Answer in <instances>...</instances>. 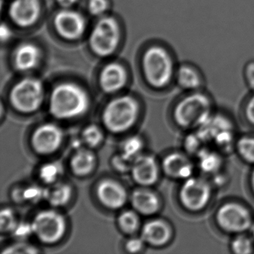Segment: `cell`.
Here are the masks:
<instances>
[{"instance_id":"6da1fadb","label":"cell","mask_w":254,"mask_h":254,"mask_svg":"<svg viewBox=\"0 0 254 254\" xmlns=\"http://www.w3.org/2000/svg\"><path fill=\"white\" fill-rule=\"evenodd\" d=\"M90 107V99L84 89L73 83L56 86L49 101V111L55 118L72 120L84 115Z\"/></svg>"},{"instance_id":"7a4b0ae2","label":"cell","mask_w":254,"mask_h":254,"mask_svg":"<svg viewBox=\"0 0 254 254\" xmlns=\"http://www.w3.org/2000/svg\"><path fill=\"white\" fill-rule=\"evenodd\" d=\"M212 114V101L200 92H193L182 98L173 110L174 122L182 129H197Z\"/></svg>"},{"instance_id":"3957f363","label":"cell","mask_w":254,"mask_h":254,"mask_svg":"<svg viewBox=\"0 0 254 254\" xmlns=\"http://www.w3.org/2000/svg\"><path fill=\"white\" fill-rule=\"evenodd\" d=\"M138 115L136 101L130 96H120L107 104L102 112V123L111 133H124L135 124Z\"/></svg>"},{"instance_id":"277c9868","label":"cell","mask_w":254,"mask_h":254,"mask_svg":"<svg viewBox=\"0 0 254 254\" xmlns=\"http://www.w3.org/2000/svg\"><path fill=\"white\" fill-rule=\"evenodd\" d=\"M143 71L147 81L155 88H163L170 83L173 76L174 64L166 50L152 47L143 57Z\"/></svg>"},{"instance_id":"5b68a950","label":"cell","mask_w":254,"mask_h":254,"mask_svg":"<svg viewBox=\"0 0 254 254\" xmlns=\"http://www.w3.org/2000/svg\"><path fill=\"white\" fill-rule=\"evenodd\" d=\"M212 195V184L203 177L184 180L178 191L181 206L189 212H197L209 204Z\"/></svg>"},{"instance_id":"8992f818","label":"cell","mask_w":254,"mask_h":254,"mask_svg":"<svg viewBox=\"0 0 254 254\" xmlns=\"http://www.w3.org/2000/svg\"><path fill=\"white\" fill-rule=\"evenodd\" d=\"M9 97L11 105L17 111L32 114L39 110L44 102V85L37 78H24L14 86Z\"/></svg>"},{"instance_id":"52a82bcc","label":"cell","mask_w":254,"mask_h":254,"mask_svg":"<svg viewBox=\"0 0 254 254\" xmlns=\"http://www.w3.org/2000/svg\"><path fill=\"white\" fill-rule=\"evenodd\" d=\"M215 222L222 231L237 235L251 230L254 224L249 209L237 202L229 201L221 205L215 212Z\"/></svg>"},{"instance_id":"ba28073f","label":"cell","mask_w":254,"mask_h":254,"mask_svg":"<svg viewBox=\"0 0 254 254\" xmlns=\"http://www.w3.org/2000/svg\"><path fill=\"white\" fill-rule=\"evenodd\" d=\"M31 224L33 235L44 244L59 242L66 231L65 217L55 209H45L38 212Z\"/></svg>"},{"instance_id":"9c48e42d","label":"cell","mask_w":254,"mask_h":254,"mask_svg":"<svg viewBox=\"0 0 254 254\" xmlns=\"http://www.w3.org/2000/svg\"><path fill=\"white\" fill-rule=\"evenodd\" d=\"M120 39V31L115 19H101L92 30L90 46L93 53L100 57H108L117 50Z\"/></svg>"},{"instance_id":"30bf717a","label":"cell","mask_w":254,"mask_h":254,"mask_svg":"<svg viewBox=\"0 0 254 254\" xmlns=\"http://www.w3.org/2000/svg\"><path fill=\"white\" fill-rule=\"evenodd\" d=\"M205 143L213 142L217 147L227 151L234 142V128L231 122L221 115L213 114L196 129Z\"/></svg>"},{"instance_id":"8fae6325","label":"cell","mask_w":254,"mask_h":254,"mask_svg":"<svg viewBox=\"0 0 254 254\" xmlns=\"http://www.w3.org/2000/svg\"><path fill=\"white\" fill-rule=\"evenodd\" d=\"M64 139L63 130L54 123L38 126L31 138L32 147L38 154H50L59 149Z\"/></svg>"},{"instance_id":"7c38bea8","label":"cell","mask_w":254,"mask_h":254,"mask_svg":"<svg viewBox=\"0 0 254 254\" xmlns=\"http://www.w3.org/2000/svg\"><path fill=\"white\" fill-rule=\"evenodd\" d=\"M54 23L58 33L65 39H78L85 31V20L83 16L68 8L56 14Z\"/></svg>"},{"instance_id":"4fadbf2b","label":"cell","mask_w":254,"mask_h":254,"mask_svg":"<svg viewBox=\"0 0 254 254\" xmlns=\"http://www.w3.org/2000/svg\"><path fill=\"white\" fill-rule=\"evenodd\" d=\"M10 18L17 26L26 28L33 26L40 17L39 0H13L8 9Z\"/></svg>"},{"instance_id":"5bb4252c","label":"cell","mask_w":254,"mask_h":254,"mask_svg":"<svg viewBox=\"0 0 254 254\" xmlns=\"http://www.w3.org/2000/svg\"><path fill=\"white\" fill-rule=\"evenodd\" d=\"M130 172L136 184L148 187L158 180L159 166L154 157L142 154L133 160Z\"/></svg>"},{"instance_id":"9a60e30c","label":"cell","mask_w":254,"mask_h":254,"mask_svg":"<svg viewBox=\"0 0 254 254\" xmlns=\"http://www.w3.org/2000/svg\"><path fill=\"white\" fill-rule=\"evenodd\" d=\"M96 196L104 206L115 210L123 207L128 198L124 187L113 180H104L99 183Z\"/></svg>"},{"instance_id":"2e32d148","label":"cell","mask_w":254,"mask_h":254,"mask_svg":"<svg viewBox=\"0 0 254 254\" xmlns=\"http://www.w3.org/2000/svg\"><path fill=\"white\" fill-rule=\"evenodd\" d=\"M163 172L173 179H188L193 176L194 166L184 153L171 152L163 158L161 165Z\"/></svg>"},{"instance_id":"e0dca14e","label":"cell","mask_w":254,"mask_h":254,"mask_svg":"<svg viewBox=\"0 0 254 254\" xmlns=\"http://www.w3.org/2000/svg\"><path fill=\"white\" fill-rule=\"evenodd\" d=\"M140 236L145 244L160 247L166 245L172 239V230L163 220L152 219L142 227Z\"/></svg>"},{"instance_id":"ac0fdd59","label":"cell","mask_w":254,"mask_h":254,"mask_svg":"<svg viewBox=\"0 0 254 254\" xmlns=\"http://www.w3.org/2000/svg\"><path fill=\"white\" fill-rule=\"evenodd\" d=\"M130 203L136 212L145 216L154 215L158 212L161 206L158 196L143 187L136 189L132 192Z\"/></svg>"},{"instance_id":"d6986e66","label":"cell","mask_w":254,"mask_h":254,"mask_svg":"<svg viewBox=\"0 0 254 254\" xmlns=\"http://www.w3.org/2000/svg\"><path fill=\"white\" fill-rule=\"evenodd\" d=\"M127 81L124 68L117 63L107 65L101 72L99 84L105 93H114L123 88Z\"/></svg>"},{"instance_id":"ffe728a7","label":"cell","mask_w":254,"mask_h":254,"mask_svg":"<svg viewBox=\"0 0 254 254\" xmlns=\"http://www.w3.org/2000/svg\"><path fill=\"white\" fill-rule=\"evenodd\" d=\"M40 59L41 52L34 44H21L14 52V66L20 71H29L36 67Z\"/></svg>"},{"instance_id":"44dd1931","label":"cell","mask_w":254,"mask_h":254,"mask_svg":"<svg viewBox=\"0 0 254 254\" xmlns=\"http://www.w3.org/2000/svg\"><path fill=\"white\" fill-rule=\"evenodd\" d=\"M96 157L90 148L84 147L76 150L70 160L72 172L77 176L84 177L93 172L96 167Z\"/></svg>"},{"instance_id":"7402d4cb","label":"cell","mask_w":254,"mask_h":254,"mask_svg":"<svg viewBox=\"0 0 254 254\" xmlns=\"http://www.w3.org/2000/svg\"><path fill=\"white\" fill-rule=\"evenodd\" d=\"M196 157L199 169L205 175L212 177L221 172L224 161L220 153L204 148Z\"/></svg>"},{"instance_id":"603a6c76","label":"cell","mask_w":254,"mask_h":254,"mask_svg":"<svg viewBox=\"0 0 254 254\" xmlns=\"http://www.w3.org/2000/svg\"><path fill=\"white\" fill-rule=\"evenodd\" d=\"M72 195V189L66 183H56L47 189V200L51 206L60 207L67 204Z\"/></svg>"},{"instance_id":"cb8c5ba5","label":"cell","mask_w":254,"mask_h":254,"mask_svg":"<svg viewBox=\"0 0 254 254\" xmlns=\"http://www.w3.org/2000/svg\"><path fill=\"white\" fill-rule=\"evenodd\" d=\"M177 80L180 87L187 90H197L201 85V78L195 69L189 66H182L178 69Z\"/></svg>"},{"instance_id":"d4e9b609","label":"cell","mask_w":254,"mask_h":254,"mask_svg":"<svg viewBox=\"0 0 254 254\" xmlns=\"http://www.w3.org/2000/svg\"><path fill=\"white\" fill-rule=\"evenodd\" d=\"M135 210H126L120 214L117 223L122 231L126 234H133L139 229L140 220Z\"/></svg>"},{"instance_id":"484cf974","label":"cell","mask_w":254,"mask_h":254,"mask_svg":"<svg viewBox=\"0 0 254 254\" xmlns=\"http://www.w3.org/2000/svg\"><path fill=\"white\" fill-rule=\"evenodd\" d=\"M102 129L96 125H89L84 127L81 134V139L84 146L89 148H96L103 140Z\"/></svg>"},{"instance_id":"4316f807","label":"cell","mask_w":254,"mask_h":254,"mask_svg":"<svg viewBox=\"0 0 254 254\" xmlns=\"http://www.w3.org/2000/svg\"><path fill=\"white\" fill-rule=\"evenodd\" d=\"M144 142L139 136H133L126 139L122 144L120 153L130 160L135 158L142 154Z\"/></svg>"},{"instance_id":"83f0119b","label":"cell","mask_w":254,"mask_h":254,"mask_svg":"<svg viewBox=\"0 0 254 254\" xmlns=\"http://www.w3.org/2000/svg\"><path fill=\"white\" fill-rule=\"evenodd\" d=\"M239 157L249 164L254 165V136H244L236 142Z\"/></svg>"},{"instance_id":"f1b7e54d","label":"cell","mask_w":254,"mask_h":254,"mask_svg":"<svg viewBox=\"0 0 254 254\" xmlns=\"http://www.w3.org/2000/svg\"><path fill=\"white\" fill-rule=\"evenodd\" d=\"M230 249L236 254H250L254 251V241L244 233L235 235L230 242Z\"/></svg>"},{"instance_id":"f546056e","label":"cell","mask_w":254,"mask_h":254,"mask_svg":"<svg viewBox=\"0 0 254 254\" xmlns=\"http://www.w3.org/2000/svg\"><path fill=\"white\" fill-rule=\"evenodd\" d=\"M62 168L58 163H47L40 168L38 175L44 184L52 186L56 184L62 175Z\"/></svg>"},{"instance_id":"4dcf8cb0","label":"cell","mask_w":254,"mask_h":254,"mask_svg":"<svg viewBox=\"0 0 254 254\" xmlns=\"http://www.w3.org/2000/svg\"><path fill=\"white\" fill-rule=\"evenodd\" d=\"M47 189L39 185H29L23 187V203H38L46 200Z\"/></svg>"},{"instance_id":"1f68e13d","label":"cell","mask_w":254,"mask_h":254,"mask_svg":"<svg viewBox=\"0 0 254 254\" xmlns=\"http://www.w3.org/2000/svg\"><path fill=\"white\" fill-rule=\"evenodd\" d=\"M204 144V141L196 131L189 134L184 142L186 153L194 156H197L205 148Z\"/></svg>"},{"instance_id":"d6a6232c","label":"cell","mask_w":254,"mask_h":254,"mask_svg":"<svg viewBox=\"0 0 254 254\" xmlns=\"http://www.w3.org/2000/svg\"><path fill=\"white\" fill-rule=\"evenodd\" d=\"M0 217L2 233H11L19 223L14 211L11 208H3L1 211Z\"/></svg>"},{"instance_id":"836d02e7","label":"cell","mask_w":254,"mask_h":254,"mask_svg":"<svg viewBox=\"0 0 254 254\" xmlns=\"http://www.w3.org/2000/svg\"><path fill=\"white\" fill-rule=\"evenodd\" d=\"M133 161V160H130L120 152L114 155L111 160V163H112L113 167L116 171L120 173L125 174L130 172Z\"/></svg>"},{"instance_id":"e575fe53","label":"cell","mask_w":254,"mask_h":254,"mask_svg":"<svg viewBox=\"0 0 254 254\" xmlns=\"http://www.w3.org/2000/svg\"><path fill=\"white\" fill-rule=\"evenodd\" d=\"M11 234L19 240L27 239L33 235L32 224L31 222H19L14 230L11 232Z\"/></svg>"},{"instance_id":"d590c367","label":"cell","mask_w":254,"mask_h":254,"mask_svg":"<svg viewBox=\"0 0 254 254\" xmlns=\"http://www.w3.org/2000/svg\"><path fill=\"white\" fill-rule=\"evenodd\" d=\"M3 254H36L38 250L32 245L26 243H17L8 247Z\"/></svg>"},{"instance_id":"8d00e7d4","label":"cell","mask_w":254,"mask_h":254,"mask_svg":"<svg viewBox=\"0 0 254 254\" xmlns=\"http://www.w3.org/2000/svg\"><path fill=\"white\" fill-rule=\"evenodd\" d=\"M108 3L107 0H90L88 9L90 14L94 16L103 14L108 9Z\"/></svg>"},{"instance_id":"74e56055","label":"cell","mask_w":254,"mask_h":254,"mask_svg":"<svg viewBox=\"0 0 254 254\" xmlns=\"http://www.w3.org/2000/svg\"><path fill=\"white\" fill-rule=\"evenodd\" d=\"M145 245V242H144L141 236L139 238L133 237L130 238L126 242L125 248L127 252L136 254V253L140 252L143 249Z\"/></svg>"},{"instance_id":"f35d334b","label":"cell","mask_w":254,"mask_h":254,"mask_svg":"<svg viewBox=\"0 0 254 254\" xmlns=\"http://www.w3.org/2000/svg\"><path fill=\"white\" fill-rule=\"evenodd\" d=\"M245 120L249 124L254 126V94L250 98L245 107Z\"/></svg>"},{"instance_id":"ab89813d","label":"cell","mask_w":254,"mask_h":254,"mask_svg":"<svg viewBox=\"0 0 254 254\" xmlns=\"http://www.w3.org/2000/svg\"><path fill=\"white\" fill-rule=\"evenodd\" d=\"M245 76L250 88L254 91V62H251L247 65L245 69Z\"/></svg>"},{"instance_id":"60d3db41","label":"cell","mask_w":254,"mask_h":254,"mask_svg":"<svg viewBox=\"0 0 254 254\" xmlns=\"http://www.w3.org/2000/svg\"><path fill=\"white\" fill-rule=\"evenodd\" d=\"M11 34H12V32H11L9 27L7 25L2 24L1 26V32H0L2 41H8L11 38Z\"/></svg>"},{"instance_id":"b9f144b4","label":"cell","mask_w":254,"mask_h":254,"mask_svg":"<svg viewBox=\"0 0 254 254\" xmlns=\"http://www.w3.org/2000/svg\"><path fill=\"white\" fill-rule=\"evenodd\" d=\"M59 5L64 8H69L76 2L77 0H57Z\"/></svg>"},{"instance_id":"7bdbcfd3","label":"cell","mask_w":254,"mask_h":254,"mask_svg":"<svg viewBox=\"0 0 254 254\" xmlns=\"http://www.w3.org/2000/svg\"><path fill=\"white\" fill-rule=\"evenodd\" d=\"M250 185H251V190L254 194V169L251 172V177H250Z\"/></svg>"},{"instance_id":"ee69618b","label":"cell","mask_w":254,"mask_h":254,"mask_svg":"<svg viewBox=\"0 0 254 254\" xmlns=\"http://www.w3.org/2000/svg\"><path fill=\"white\" fill-rule=\"evenodd\" d=\"M251 237H252V239H254V224H253L252 227H251Z\"/></svg>"}]
</instances>
